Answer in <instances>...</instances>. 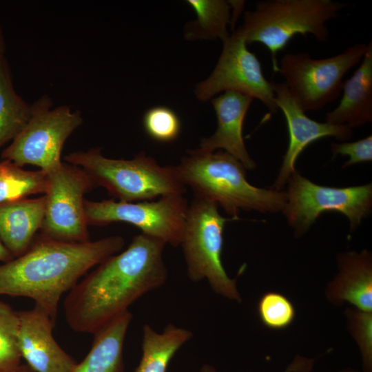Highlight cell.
I'll return each instance as SVG.
<instances>
[{
    "label": "cell",
    "instance_id": "cell-7",
    "mask_svg": "<svg viewBox=\"0 0 372 372\" xmlns=\"http://www.w3.org/2000/svg\"><path fill=\"white\" fill-rule=\"evenodd\" d=\"M368 43H358L333 56L315 59L308 52L285 54L274 72L304 112L318 111L340 95L343 78L362 60Z\"/></svg>",
    "mask_w": 372,
    "mask_h": 372
},
{
    "label": "cell",
    "instance_id": "cell-28",
    "mask_svg": "<svg viewBox=\"0 0 372 372\" xmlns=\"http://www.w3.org/2000/svg\"><path fill=\"white\" fill-rule=\"evenodd\" d=\"M331 152L333 156L342 155L349 157L348 161L342 166V168L360 163L371 161L372 136L369 135L364 138L353 142L332 143Z\"/></svg>",
    "mask_w": 372,
    "mask_h": 372
},
{
    "label": "cell",
    "instance_id": "cell-17",
    "mask_svg": "<svg viewBox=\"0 0 372 372\" xmlns=\"http://www.w3.org/2000/svg\"><path fill=\"white\" fill-rule=\"evenodd\" d=\"M353 75L343 83L338 105L324 116L325 122L353 129L372 121V42Z\"/></svg>",
    "mask_w": 372,
    "mask_h": 372
},
{
    "label": "cell",
    "instance_id": "cell-23",
    "mask_svg": "<svg viewBox=\"0 0 372 372\" xmlns=\"http://www.w3.org/2000/svg\"><path fill=\"white\" fill-rule=\"evenodd\" d=\"M48 187V174L43 170H25L8 160L0 162V205L44 195Z\"/></svg>",
    "mask_w": 372,
    "mask_h": 372
},
{
    "label": "cell",
    "instance_id": "cell-30",
    "mask_svg": "<svg viewBox=\"0 0 372 372\" xmlns=\"http://www.w3.org/2000/svg\"><path fill=\"white\" fill-rule=\"evenodd\" d=\"M13 258L12 255L6 249L0 239V261L3 262H8Z\"/></svg>",
    "mask_w": 372,
    "mask_h": 372
},
{
    "label": "cell",
    "instance_id": "cell-27",
    "mask_svg": "<svg viewBox=\"0 0 372 372\" xmlns=\"http://www.w3.org/2000/svg\"><path fill=\"white\" fill-rule=\"evenodd\" d=\"M350 331L356 340L364 372H372V312L356 308L346 311Z\"/></svg>",
    "mask_w": 372,
    "mask_h": 372
},
{
    "label": "cell",
    "instance_id": "cell-24",
    "mask_svg": "<svg viewBox=\"0 0 372 372\" xmlns=\"http://www.w3.org/2000/svg\"><path fill=\"white\" fill-rule=\"evenodd\" d=\"M19 330V311L0 300V372H14L21 364Z\"/></svg>",
    "mask_w": 372,
    "mask_h": 372
},
{
    "label": "cell",
    "instance_id": "cell-9",
    "mask_svg": "<svg viewBox=\"0 0 372 372\" xmlns=\"http://www.w3.org/2000/svg\"><path fill=\"white\" fill-rule=\"evenodd\" d=\"M282 210L296 236L304 234L324 211H338L349 220L353 231L370 214L372 184L333 187L313 183L296 171L289 177Z\"/></svg>",
    "mask_w": 372,
    "mask_h": 372
},
{
    "label": "cell",
    "instance_id": "cell-19",
    "mask_svg": "<svg viewBox=\"0 0 372 372\" xmlns=\"http://www.w3.org/2000/svg\"><path fill=\"white\" fill-rule=\"evenodd\" d=\"M132 319L127 311L93 334L90 350L72 372H123V345Z\"/></svg>",
    "mask_w": 372,
    "mask_h": 372
},
{
    "label": "cell",
    "instance_id": "cell-15",
    "mask_svg": "<svg viewBox=\"0 0 372 372\" xmlns=\"http://www.w3.org/2000/svg\"><path fill=\"white\" fill-rule=\"evenodd\" d=\"M253 99L234 91L212 98L217 128L211 136L201 140L198 149L206 152L222 149L239 161L246 169H254L256 163L249 154L242 136L245 118Z\"/></svg>",
    "mask_w": 372,
    "mask_h": 372
},
{
    "label": "cell",
    "instance_id": "cell-2",
    "mask_svg": "<svg viewBox=\"0 0 372 372\" xmlns=\"http://www.w3.org/2000/svg\"><path fill=\"white\" fill-rule=\"evenodd\" d=\"M124 245L119 236L71 242L41 234L23 254L0 265V296L31 298L55 321L63 293Z\"/></svg>",
    "mask_w": 372,
    "mask_h": 372
},
{
    "label": "cell",
    "instance_id": "cell-32",
    "mask_svg": "<svg viewBox=\"0 0 372 372\" xmlns=\"http://www.w3.org/2000/svg\"><path fill=\"white\" fill-rule=\"evenodd\" d=\"M14 372H35L28 364H21Z\"/></svg>",
    "mask_w": 372,
    "mask_h": 372
},
{
    "label": "cell",
    "instance_id": "cell-18",
    "mask_svg": "<svg viewBox=\"0 0 372 372\" xmlns=\"http://www.w3.org/2000/svg\"><path fill=\"white\" fill-rule=\"evenodd\" d=\"M45 210L44 195L0 205V239L13 258L23 254L41 230Z\"/></svg>",
    "mask_w": 372,
    "mask_h": 372
},
{
    "label": "cell",
    "instance_id": "cell-31",
    "mask_svg": "<svg viewBox=\"0 0 372 372\" xmlns=\"http://www.w3.org/2000/svg\"><path fill=\"white\" fill-rule=\"evenodd\" d=\"M6 51V44L4 34L1 26L0 25V61L5 57Z\"/></svg>",
    "mask_w": 372,
    "mask_h": 372
},
{
    "label": "cell",
    "instance_id": "cell-12",
    "mask_svg": "<svg viewBox=\"0 0 372 372\" xmlns=\"http://www.w3.org/2000/svg\"><path fill=\"white\" fill-rule=\"evenodd\" d=\"M218 61L207 79L196 86L198 99L206 101L221 92L234 91L260 100L271 114H276L273 81L264 76L260 61L250 52L236 30L223 42Z\"/></svg>",
    "mask_w": 372,
    "mask_h": 372
},
{
    "label": "cell",
    "instance_id": "cell-8",
    "mask_svg": "<svg viewBox=\"0 0 372 372\" xmlns=\"http://www.w3.org/2000/svg\"><path fill=\"white\" fill-rule=\"evenodd\" d=\"M53 107L52 99L43 95L31 104V116L19 134L1 152L3 160L23 167L37 166L48 173L61 163L66 140L83 123L79 110L68 105Z\"/></svg>",
    "mask_w": 372,
    "mask_h": 372
},
{
    "label": "cell",
    "instance_id": "cell-33",
    "mask_svg": "<svg viewBox=\"0 0 372 372\" xmlns=\"http://www.w3.org/2000/svg\"><path fill=\"white\" fill-rule=\"evenodd\" d=\"M340 372H360V371H358L353 370V369H343V370L340 371Z\"/></svg>",
    "mask_w": 372,
    "mask_h": 372
},
{
    "label": "cell",
    "instance_id": "cell-29",
    "mask_svg": "<svg viewBox=\"0 0 372 372\" xmlns=\"http://www.w3.org/2000/svg\"><path fill=\"white\" fill-rule=\"evenodd\" d=\"M314 360L302 356H297L286 368L284 372H310L313 366ZM199 372H219L213 366L203 364Z\"/></svg>",
    "mask_w": 372,
    "mask_h": 372
},
{
    "label": "cell",
    "instance_id": "cell-21",
    "mask_svg": "<svg viewBox=\"0 0 372 372\" xmlns=\"http://www.w3.org/2000/svg\"><path fill=\"white\" fill-rule=\"evenodd\" d=\"M9 63L0 61V148L12 141L23 130L31 116V104L16 92Z\"/></svg>",
    "mask_w": 372,
    "mask_h": 372
},
{
    "label": "cell",
    "instance_id": "cell-13",
    "mask_svg": "<svg viewBox=\"0 0 372 372\" xmlns=\"http://www.w3.org/2000/svg\"><path fill=\"white\" fill-rule=\"evenodd\" d=\"M273 87L276 103L285 116L289 132L288 147L273 185V189L282 191L289 177L296 171V160L309 145L324 137L345 141L353 136V132L349 126L318 122L308 117L284 83L273 82Z\"/></svg>",
    "mask_w": 372,
    "mask_h": 372
},
{
    "label": "cell",
    "instance_id": "cell-14",
    "mask_svg": "<svg viewBox=\"0 0 372 372\" xmlns=\"http://www.w3.org/2000/svg\"><path fill=\"white\" fill-rule=\"evenodd\" d=\"M19 315V347L26 364L35 372H72L77 362L54 339L55 321L37 304Z\"/></svg>",
    "mask_w": 372,
    "mask_h": 372
},
{
    "label": "cell",
    "instance_id": "cell-3",
    "mask_svg": "<svg viewBox=\"0 0 372 372\" xmlns=\"http://www.w3.org/2000/svg\"><path fill=\"white\" fill-rule=\"evenodd\" d=\"M174 167L194 197L216 203L235 220L240 209L275 214L285 207V192L250 184L243 165L225 151L189 150Z\"/></svg>",
    "mask_w": 372,
    "mask_h": 372
},
{
    "label": "cell",
    "instance_id": "cell-6",
    "mask_svg": "<svg viewBox=\"0 0 372 372\" xmlns=\"http://www.w3.org/2000/svg\"><path fill=\"white\" fill-rule=\"evenodd\" d=\"M218 207L214 202L194 197L188 205L180 245L191 281L206 280L215 293L240 302L236 280L229 277L222 262L225 223L235 219L223 217Z\"/></svg>",
    "mask_w": 372,
    "mask_h": 372
},
{
    "label": "cell",
    "instance_id": "cell-1",
    "mask_svg": "<svg viewBox=\"0 0 372 372\" xmlns=\"http://www.w3.org/2000/svg\"><path fill=\"white\" fill-rule=\"evenodd\" d=\"M166 244L140 234L123 251L112 255L79 280L64 300L66 322L74 331L94 334L167 278Z\"/></svg>",
    "mask_w": 372,
    "mask_h": 372
},
{
    "label": "cell",
    "instance_id": "cell-5",
    "mask_svg": "<svg viewBox=\"0 0 372 372\" xmlns=\"http://www.w3.org/2000/svg\"><path fill=\"white\" fill-rule=\"evenodd\" d=\"M65 162L82 168L96 187L122 202L152 200L157 197L183 195L186 187L174 166H161L144 152L133 158L115 159L103 155L101 147L79 150L64 156Z\"/></svg>",
    "mask_w": 372,
    "mask_h": 372
},
{
    "label": "cell",
    "instance_id": "cell-25",
    "mask_svg": "<svg viewBox=\"0 0 372 372\" xmlns=\"http://www.w3.org/2000/svg\"><path fill=\"white\" fill-rule=\"evenodd\" d=\"M143 126L149 137L159 143L175 141L181 130L178 116L165 106L153 107L144 114Z\"/></svg>",
    "mask_w": 372,
    "mask_h": 372
},
{
    "label": "cell",
    "instance_id": "cell-4",
    "mask_svg": "<svg viewBox=\"0 0 372 372\" xmlns=\"http://www.w3.org/2000/svg\"><path fill=\"white\" fill-rule=\"evenodd\" d=\"M346 3L333 0H262L245 12L236 30L246 43H260L271 53L273 71L278 53L297 34L313 36L326 42L330 35L327 23L337 18Z\"/></svg>",
    "mask_w": 372,
    "mask_h": 372
},
{
    "label": "cell",
    "instance_id": "cell-16",
    "mask_svg": "<svg viewBox=\"0 0 372 372\" xmlns=\"http://www.w3.org/2000/svg\"><path fill=\"white\" fill-rule=\"evenodd\" d=\"M339 273L330 282L327 296L335 304L348 302L355 308L372 312V256L366 249L338 256Z\"/></svg>",
    "mask_w": 372,
    "mask_h": 372
},
{
    "label": "cell",
    "instance_id": "cell-11",
    "mask_svg": "<svg viewBox=\"0 0 372 372\" xmlns=\"http://www.w3.org/2000/svg\"><path fill=\"white\" fill-rule=\"evenodd\" d=\"M45 210L41 234L71 242L90 240L85 214L84 196L96 187L80 167L62 163L47 173Z\"/></svg>",
    "mask_w": 372,
    "mask_h": 372
},
{
    "label": "cell",
    "instance_id": "cell-10",
    "mask_svg": "<svg viewBox=\"0 0 372 372\" xmlns=\"http://www.w3.org/2000/svg\"><path fill=\"white\" fill-rule=\"evenodd\" d=\"M188 205L183 195L164 196L156 200L138 202L85 200L84 204L87 225L104 226L123 222L173 247L180 246Z\"/></svg>",
    "mask_w": 372,
    "mask_h": 372
},
{
    "label": "cell",
    "instance_id": "cell-20",
    "mask_svg": "<svg viewBox=\"0 0 372 372\" xmlns=\"http://www.w3.org/2000/svg\"><path fill=\"white\" fill-rule=\"evenodd\" d=\"M192 336L190 331L172 324H167L161 333L145 324L142 356L134 372H166L174 355Z\"/></svg>",
    "mask_w": 372,
    "mask_h": 372
},
{
    "label": "cell",
    "instance_id": "cell-26",
    "mask_svg": "<svg viewBox=\"0 0 372 372\" xmlns=\"http://www.w3.org/2000/svg\"><path fill=\"white\" fill-rule=\"evenodd\" d=\"M258 312L262 323L273 329L289 326L296 316L295 308L285 296L277 292H267L260 299Z\"/></svg>",
    "mask_w": 372,
    "mask_h": 372
},
{
    "label": "cell",
    "instance_id": "cell-22",
    "mask_svg": "<svg viewBox=\"0 0 372 372\" xmlns=\"http://www.w3.org/2000/svg\"><path fill=\"white\" fill-rule=\"evenodd\" d=\"M186 2L196 14V19L185 25L184 36L187 40L220 39L223 42L229 37L227 27L231 24L230 1L188 0Z\"/></svg>",
    "mask_w": 372,
    "mask_h": 372
}]
</instances>
